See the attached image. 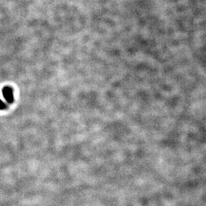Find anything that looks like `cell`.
Instances as JSON below:
<instances>
[{
  "mask_svg": "<svg viewBox=\"0 0 206 206\" xmlns=\"http://www.w3.org/2000/svg\"><path fill=\"white\" fill-rule=\"evenodd\" d=\"M2 94L5 98V99L9 103H12L13 102V92L12 88L9 86H6L2 89Z\"/></svg>",
  "mask_w": 206,
  "mask_h": 206,
  "instance_id": "6da1fadb",
  "label": "cell"
},
{
  "mask_svg": "<svg viewBox=\"0 0 206 206\" xmlns=\"http://www.w3.org/2000/svg\"><path fill=\"white\" fill-rule=\"evenodd\" d=\"M6 109V105L2 100L0 99V110H3V109Z\"/></svg>",
  "mask_w": 206,
  "mask_h": 206,
  "instance_id": "7a4b0ae2",
  "label": "cell"
}]
</instances>
